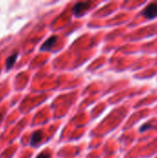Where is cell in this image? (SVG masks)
<instances>
[{
	"mask_svg": "<svg viewBox=\"0 0 157 158\" xmlns=\"http://www.w3.org/2000/svg\"><path fill=\"white\" fill-rule=\"evenodd\" d=\"M142 15L148 19L157 18V2H152L148 4L142 11Z\"/></svg>",
	"mask_w": 157,
	"mask_h": 158,
	"instance_id": "1",
	"label": "cell"
},
{
	"mask_svg": "<svg viewBox=\"0 0 157 158\" xmlns=\"http://www.w3.org/2000/svg\"><path fill=\"white\" fill-rule=\"evenodd\" d=\"M89 6H90V2H79L74 6L73 12L75 15L79 16L81 12H83L84 10L89 8Z\"/></svg>",
	"mask_w": 157,
	"mask_h": 158,
	"instance_id": "2",
	"label": "cell"
},
{
	"mask_svg": "<svg viewBox=\"0 0 157 158\" xmlns=\"http://www.w3.org/2000/svg\"><path fill=\"white\" fill-rule=\"evenodd\" d=\"M42 139H43V132L41 131H34L31 135V144L32 146H35L41 143Z\"/></svg>",
	"mask_w": 157,
	"mask_h": 158,
	"instance_id": "3",
	"label": "cell"
},
{
	"mask_svg": "<svg viewBox=\"0 0 157 158\" xmlns=\"http://www.w3.org/2000/svg\"><path fill=\"white\" fill-rule=\"evenodd\" d=\"M56 40H57V37H56V36H52V37H50L49 39H47V40L43 43V44L42 45L41 49H42V50H45V51L51 50L52 47H53V45H54L55 43L56 42Z\"/></svg>",
	"mask_w": 157,
	"mask_h": 158,
	"instance_id": "4",
	"label": "cell"
},
{
	"mask_svg": "<svg viewBox=\"0 0 157 158\" xmlns=\"http://www.w3.org/2000/svg\"><path fill=\"white\" fill-rule=\"evenodd\" d=\"M17 56H18V53H15V54H13L12 56H10L7 58V60H6V69H11V68L13 67L14 63L16 62Z\"/></svg>",
	"mask_w": 157,
	"mask_h": 158,
	"instance_id": "5",
	"label": "cell"
},
{
	"mask_svg": "<svg viewBox=\"0 0 157 158\" xmlns=\"http://www.w3.org/2000/svg\"><path fill=\"white\" fill-rule=\"evenodd\" d=\"M152 128H153V126H152L151 124H149V123L144 124V125H143L142 128L140 129V132H143L144 131H148V130H151Z\"/></svg>",
	"mask_w": 157,
	"mask_h": 158,
	"instance_id": "6",
	"label": "cell"
},
{
	"mask_svg": "<svg viewBox=\"0 0 157 158\" xmlns=\"http://www.w3.org/2000/svg\"><path fill=\"white\" fill-rule=\"evenodd\" d=\"M36 158H51L50 156V154H47V153H42L40 154Z\"/></svg>",
	"mask_w": 157,
	"mask_h": 158,
	"instance_id": "7",
	"label": "cell"
},
{
	"mask_svg": "<svg viewBox=\"0 0 157 158\" xmlns=\"http://www.w3.org/2000/svg\"><path fill=\"white\" fill-rule=\"evenodd\" d=\"M1 120H2V115L0 114V122H1Z\"/></svg>",
	"mask_w": 157,
	"mask_h": 158,
	"instance_id": "8",
	"label": "cell"
}]
</instances>
